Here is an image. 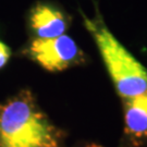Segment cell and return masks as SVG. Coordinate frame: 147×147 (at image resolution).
Listing matches in <instances>:
<instances>
[{
  "label": "cell",
  "instance_id": "2",
  "mask_svg": "<svg viewBox=\"0 0 147 147\" xmlns=\"http://www.w3.org/2000/svg\"><path fill=\"white\" fill-rule=\"evenodd\" d=\"M82 16L119 96L127 99L147 94V69L117 39L99 14Z\"/></svg>",
  "mask_w": 147,
  "mask_h": 147
},
{
  "label": "cell",
  "instance_id": "6",
  "mask_svg": "<svg viewBox=\"0 0 147 147\" xmlns=\"http://www.w3.org/2000/svg\"><path fill=\"white\" fill-rule=\"evenodd\" d=\"M11 56L10 48L5 42H0V69L5 67Z\"/></svg>",
  "mask_w": 147,
  "mask_h": 147
},
{
  "label": "cell",
  "instance_id": "5",
  "mask_svg": "<svg viewBox=\"0 0 147 147\" xmlns=\"http://www.w3.org/2000/svg\"><path fill=\"white\" fill-rule=\"evenodd\" d=\"M30 25L37 38H53L64 35L68 30V19L53 5L37 3L31 11Z\"/></svg>",
  "mask_w": 147,
  "mask_h": 147
},
{
  "label": "cell",
  "instance_id": "3",
  "mask_svg": "<svg viewBox=\"0 0 147 147\" xmlns=\"http://www.w3.org/2000/svg\"><path fill=\"white\" fill-rule=\"evenodd\" d=\"M27 51L34 61L49 72H60L84 61L83 51L68 35L35 38Z\"/></svg>",
  "mask_w": 147,
  "mask_h": 147
},
{
  "label": "cell",
  "instance_id": "4",
  "mask_svg": "<svg viewBox=\"0 0 147 147\" xmlns=\"http://www.w3.org/2000/svg\"><path fill=\"white\" fill-rule=\"evenodd\" d=\"M124 134L130 145L147 144V94L123 99Z\"/></svg>",
  "mask_w": 147,
  "mask_h": 147
},
{
  "label": "cell",
  "instance_id": "7",
  "mask_svg": "<svg viewBox=\"0 0 147 147\" xmlns=\"http://www.w3.org/2000/svg\"><path fill=\"white\" fill-rule=\"evenodd\" d=\"M87 147H101V146H98V145H94V144H92V145H88Z\"/></svg>",
  "mask_w": 147,
  "mask_h": 147
},
{
  "label": "cell",
  "instance_id": "1",
  "mask_svg": "<svg viewBox=\"0 0 147 147\" xmlns=\"http://www.w3.org/2000/svg\"><path fill=\"white\" fill-rule=\"evenodd\" d=\"M60 131L30 90L0 104V147H58Z\"/></svg>",
  "mask_w": 147,
  "mask_h": 147
}]
</instances>
